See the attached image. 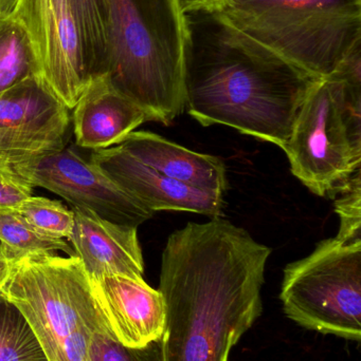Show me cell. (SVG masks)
Listing matches in <instances>:
<instances>
[{
	"mask_svg": "<svg viewBox=\"0 0 361 361\" xmlns=\"http://www.w3.org/2000/svg\"><path fill=\"white\" fill-rule=\"evenodd\" d=\"M292 175L326 197L361 164V55L352 54L332 75L309 89L282 148Z\"/></svg>",
	"mask_w": 361,
	"mask_h": 361,
	"instance_id": "cell-6",
	"label": "cell"
},
{
	"mask_svg": "<svg viewBox=\"0 0 361 361\" xmlns=\"http://www.w3.org/2000/svg\"><path fill=\"white\" fill-rule=\"evenodd\" d=\"M117 146L170 179L224 195L226 166L220 158L199 154L148 131H133Z\"/></svg>",
	"mask_w": 361,
	"mask_h": 361,
	"instance_id": "cell-15",
	"label": "cell"
},
{
	"mask_svg": "<svg viewBox=\"0 0 361 361\" xmlns=\"http://www.w3.org/2000/svg\"><path fill=\"white\" fill-rule=\"evenodd\" d=\"M87 361H163L161 341L143 348H129L110 333H95Z\"/></svg>",
	"mask_w": 361,
	"mask_h": 361,
	"instance_id": "cell-21",
	"label": "cell"
},
{
	"mask_svg": "<svg viewBox=\"0 0 361 361\" xmlns=\"http://www.w3.org/2000/svg\"><path fill=\"white\" fill-rule=\"evenodd\" d=\"M218 13L317 80L361 48V0H228Z\"/></svg>",
	"mask_w": 361,
	"mask_h": 361,
	"instance_id": "cell-4",
	"label": "cell"
},
{
	"mask_svg": "<svg viewBox=\"0 0 361 361\" xmlns=\"http://www.w3.org/2000/svg\"><path fill=\"white\" fill-rule=\"evenodd\" d=\"M14 18L29 35L40 76L73 109L90 78L71 0H19Z\"/></svg>",
	"mask_w": 361,
	"mask_h": 361,
	"instance_id": "cell-9",
	"label": "cell"
},
{
	"mask_svg": "<svg viewBox=\"0 0 361 361\" xmlns=\"http://www.w3.org/2000/svg\"><path fill=\"white\" fill-rule=\"evenodd\" d=\"M184 14L192 12H218L228 0H179Z\"/></svg>",
	"mask_w": 361,
	"mask_h": 361,
	"instance_id": "cell-24",
	"label": "cell"
},
{
	"mask_svg": "<svg viewBox=\"0 0 361 361\" xmlns=\"http://www.w3.org/2000/svg\"><path fill=\"white\" fill-rule=\"evenodd\" d=\"M14 263L15 260L13 259L0 256V290H2L8 280L10 279Z\"/></svg>",
	"mask_w": 361,
	"mask_h": 361,
	"instance_id": "cell-25",
	"label": "cell"
},
{
	"mask_svg": "<svg viewBox=\"0 0 361 361\" xmlns=\"http://www.w3.org/2000/svg\"><path fill=\"white\" fill-rule=\"evenodd\" d=\"M17 173L32 187L57 193L72 207L91 210L116 224L137 227L154 212L127 195L90 161L69 147L36 154H8Z\"/></svg>",
	"mask_w": 361,
	"mask_h": 361,
	"instance_id": "cell-8",
	"label": "cell"
},
{
	"mask_svg": "<svg viewBox=\"0 0 361 361\" xmlns=\"http://www.w3.org/2000/svg\"><path fill=\"white\" fill-rule=\"evenodd\" d=\"M4 142H2L1 137H0V152L4 154Z\"/></svg>",
	"mask_w": 361,
	"mask_h": 361,
	"instance_id": "cell-27",
	"label": "cell"
},
{
	"mask_svg": "<svg viewBox=\"0 0 361 361\" xmlns=\"http://www.w3.org/2000/svg\"><path fill=\"white\" fill-rule=\"evenodd\" d=\"M105 78L150 121L169 125L184 111L186 14L179 0H106Z\"/></svg>",
	"mask_w": 361,
	"mask_h": 361,
	"instance_id": "cell-3",
	"label": "cell"
},
{
	"mask_svg": "<svg viewBox=\"0 0 361 361\" xmlns=\"http://www.w3.org/2000/svg\"><path fill=\"white\" fill-rule=\"evenodd\" d=\"M15 209L42 233L59 239H69L74 226V214L59 201L42 197H28Z\"/></svg>",
	"mask_w": 361,
	"mask_h": 361,
	"instance_id": "cell-20",
	"label": "cell"
},
{
	"mask_svg": "<svg viewBox=\"0 0 361 361\" xmlns=\"http://www.w3.org/2000/svg\"><path fill=\"white\" fill-rule=\"evenodd\" d=\"M0 361H48L25 316L1 290Z\"/></svg>",
	"mask_w": 361,
	"mask_h": 361,
	"instance_id": "cell-19",
	"label": "cell"
},
{
	"mask_svg": "<svg viewBox=\"0 0 361 361\" xmlns=\"http://www.w3.org/2000/svg\"><path fill=\"white\" fill-rule=\"evenodd\" d=\"M360 171L354 173L343 186L337 200L336 212L341 216V228L337 239L343 243L361 242V186Z\"/></svg>",
	"mask_w": 361,
	"mask_h": 361,
	"instance_id": "cell-22",
	"label": "cell"
},
{
	"mask_svg": "<svg viewBox=\"0 0 361 361\" xmlns=\"http://www.w3.org/2000/svg\"><path fill=\"white\" fill-rule=\"evenodd\" d=\"M70 121L69 109L42 76H32L0 92V133L29 154L65 147Z\"/></svg>",
	"mask_w": 361,
	"mask_h": 361,
	"instance_id": "cell-11",
	"label": "cell"
},
{
	"mask_svg": "<svg viewBox=\"0 0 361 361\" xmlns=\"http://www.w3.org/2000/svg\"><path fill=\"white\" fill-rule=\"evenodd\" d=\"M40 75V66L29 35L18 20L0 19V92Z\"/></svg>",
	"mask_w": 361,
	"mask_h": 361,
	"instance_id": "cell-16",
	"label": "cell"
},
{
	"mask_svg": "<svg viewBox=\"0 0 361 361\" xmlns=\"http://www.w3.org/2000/svg\"><path fill=\"white\" fill-rule=\"evenodd\" d=\"M271 248L225 219L188 223L162 254L163 361H228L263 311Z\"/></svg>",
	"mask_w": 361,
	"mask_h": 361,
	"instance_id": "cell-1",
	"label": "cell"
},
{
	"mask_svg": "<svg viewBox=\"0 0 361 361\" xmlns=\"http://www.w3.org/2000/svg\"><path fill=\"white\" fill-rule=\"evenodd\" d=\"M0 245L4 256L17 260L38 252H61L76 256L65 239L51 237L32 226L15 208L0 207Z\"/></svg>",
	"mask_w": 361,
	"mask_h": 361,
	"instance_id": "cell-17",
	"label": "cell"
},
{
	"mask_svg": "<svg viewBox=\"0 0 361 361\" xmlns=\"http://www.w3.org/2000/svg\"><path fill=\"white\" fill-rule=\"evenodd\" d=\"M1 292L25 316L48 361H87L95 333L110 334L76 256L21 257Z\"/></svg>",
	"mask_w": 361,
	"mask_h": 361,
	"instance_id": "cell-5",
	"label": "cell"
},
{
	"mask_svg": "<svg viewBox=\"0 0 361 361\" xmlns=\"http://www.w3.org/2000/svg\"><path fill=\"white\" fill-rule=\"evenodd\" d=\"M284 313L307 330L360 343L361 242L324 240L284 269Z\"/></svg>",
	"mask_w": 361,
	"mask_h": 361,
	"instance_id": "cell-7",
	"label": "cell"
},
{
	"mask_svg": "<svg viewBox=\"0 0 361 361\" xmlns=\"http://www.w3.org/2000/svg\"><path fill=\"white\" fill-rule=\"evenodd\" d=\"M91 283L102 317L121 345L143 348L162 339L167 311L160 290L126 276H106Z\"/></svg>",
	"mask_w": 361,
	"mask_h": 361,
	"instance_id": "cell-12",
	"label": "cell"
},
{
	"mask_svg": "<svg viewBox=\"0 0 361 361\" xmlns=\"http://www.w3.org/2000/svg\"><path fill=\"white\" fill-rule=\"evenodd\" d=\"M89 161L124 192L152 212L177 210L218 218L223 195L170 179L114 145L93 150Z\"/></svg>",
	"mask_w": 361,
	"mask_h": 361,
	"instance_id": "cell-10",
	"label": "cell"
},
{
	"mask_svg": "<svg viewBox=\"0 0 361 361\" xmlns=\"http://www.w3.org/2000/svg\"><path fill=\"white\" fill-rule=\"evenodd\" d=\"M184 109L283 148L317 78L233 27L218 12L187 13Z\"/></svg>",
	"mask_w": 361,
	"mask_h": 361,
	"instance_id": "cell-2",
	"label": "cell"
},
{
	"mask_svg": "<svg viewBox=\"0 0 361 361\" xmlns=\"http://www.w3.org/2000/svg\"><path fill=\"white\" fill-rule=\"evenodd\" d=\"M148 121L146 111L105 76L91 78L72 114L76 145L93 152L117 145Z\"/></svg>",
	"mask_w": 361,
	"mask_h": 361,
	"instance_id": "cell-14",
	"label": "cell"
},
{
	"mask_svg": "<svg viewBox=\"0 0 361 361\" xmlns=\"http://www.w3.org/2000/svg\"><path fill=\"white\" fill-rule=\"evenodd\" d=\"M69 241L91 282L106 276L143 279L144 262L137 227L116 224L85 208L72 207Z\"/></svg>",
	"mask_w": 361,
	"mask_h": 361,
	"instance_id": "cell-13",
	"label": "cell"
},
{
	"mask_svg": "<svg viewBox=\"0 0 361 361\" xmlns=\"http://www.w3.org/2000/svg\"><path fill=\"white\" fill-rule=\"evenodd\" d=\"M0 256H4V250H2L1 245H0Z\"/></svg>",
	"mask_w": 361,
	"mask_h": 361,
	"instance_id": "cell-28",
	"label": "cell"
},
{
	"mask_svg": "<svg viewBox=\"0 0 361 361\" xmlns=\"http://www.w3.org/2000/svg\"><path fill=\"white\" fill-rule=\"evenodd\" d=\"M32 192L33 187L17 173L8 154L0 152V207L15 208Z\"/></svg>",
	"mask_w": 361,
	"mask_h": 361,
	"instance_id": "cell-23",
	"label": "cell"
},
{
	"mask_svg": "<svg viewBox=\"0 0 361 361\" xmlns=\"http://www.w3.org/2000/svg\"><path fill=\"white\" fill-rule=\"evenodd\" d=\"M84 48L89 78L105 75L110 51L106 0H71Z\"/></svg>",
	"mask_w": 361,
	"mask_h": 361,
	"instance_id": "cell-18",
	"label": "cell"
},
{
	"mask_svg": "<svg viewBox=\"0 0 361 361\" xmlns=\"http://www.w3.org/2000/svg\"><path fill=\"white\" fill-rule=\"evenodd\" d=\"M19 0H0V19L12 18Z\"/></svg>",
	"mask_w": 361,
	"mask_h": 361,
	"instance_id": "cell-26",
	"label": "cell"
}]
</instances>
